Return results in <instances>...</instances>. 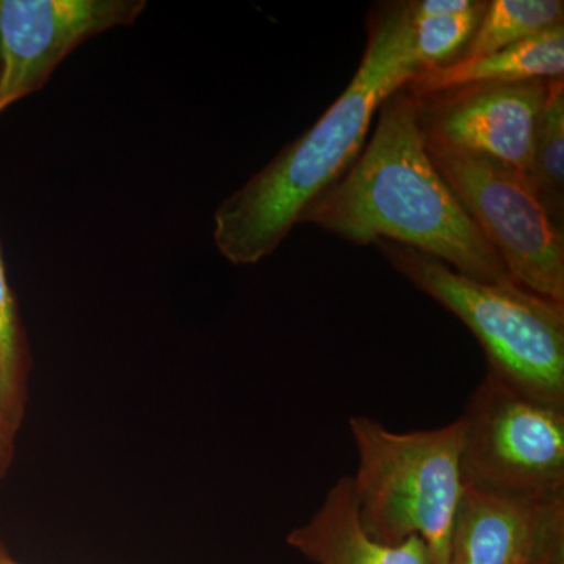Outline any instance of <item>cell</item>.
<instances>
[{
	"mask_svg": "<svg viewBox=\"0 0 564 564\" xmlns=\"http://www.w3.org/2000/svg\"><path fill=\"white\" fill-rule=\"evenodd\" d=\"M417 70L408 2L375 7L362 61L343 95L215 210L214 242L223 258L234 265L270 258L361 154L381 104Z\"/></svg>",
	"mask_w": 564,
	"mask_h": 564,
	"instance_id": "1",
	"label": "cell"
},
{
	"mask_svg": "<svg viewBox=\"0 0 564 564\" xmlns=\"http://www.w3.org/2000/svg\"><path fill=\"white\" fill-rule=\"evenodd\" d=\"M300 223L358 247L406 245L484 282L511 281L502 259L434 169L417 121V99L393 91L377 128L347 173L318 196Z\"/></svg>",
	"mask_w": 564,
	"mask_h": 564,
	"instance_id": "2",
	"label": "cell"
},
{
	"mask_svg": "<svg viewBox=\"0 0 564 564\" xmlns=\"http://www.w3.org/2000/svg\"><path fill=\"white\" fill-rule=\"evenodd\" d=\"M415 289L458 317L485 350L489 377L564 410V303L513 281L484 282L406 245L373 243Z\"/></svg>",
	"mask_w": 564,
	"mask_h": 564,
	"instance_id": "3",
	"label": "cell"
},
{
	"mask_svg": "<svg viewBox=\"0 0 564 564\" xmlns=\"http://www.w3.org/2000/svg\"><path fill=\"white\" fill-rule=\"evenodd\" d=\"M348 426L358 452L351 480L364 530L384 544L422 538L433 564H447L466 491L463 419L395 433L372 417L352 415Z\"/></svg>",
	"mask_w": 564,
	"mask_h": 564,
	"instance_id": "4",
	"label": "cell"
},
{
	"mask_svg": "<svg viewBox=\"0 0 564 564\" xmlns=\"http://www.w3.org/2000/svg\"><path fill=\"white\" fill-rule=\"evenodd\" d=\"M423 139L434 169L500 256L510 280L564 303V232L530 182L488 155Z\"/></svg>",
	"mask_w": 564,
	"mask_h": 564,
	"instance_id": "5",
	"label": "cell"
},
{
	"mask_svg": "<svg viewBox=\"0 0 564 564\" xmlns=\"http://www.w3.org/2000/svg\"><path fill=\"white\" fill-rule=\"evenodd\" d=\"M464 486L521 499L564 497V410L485 375L462 415Z\"/></svg>",
	"mask_w": 564,
	"mask_h": 564,
	"instance_id": "6",
	"label": "cell"
},
{
	"mask_svg": "<svg viewBox=\"0 0 564 564\" xmlns=\"http://www.w3.org/2000/svg\"><path fill=\"white\" fill-rule=\"evenodd\" d=\"M144 0H0V113L41 90L77 47L128 28Z\"/></svg>",
	"mask_w": 564,
	"mask_h": 564,
	"instance_id": "7",
	"label": "cell"
},
{
	"mask_svg": "<svg viewBox=\"0 0 564 564\" xmlns=\"http://www.w3.org/2000/svg\"><path fill=\"white\" fill-rule=\"evenodd\" d=\"M552 80L467 85L415 98L419 128L426 139L488 155L530 182L534 129Z\"/></svg>",
	"mask_w": 564,
	"mask_h": 564,
	"instance_id": "8",
	"label": "cell"
},
{
	"mask_svg": "<svg viewBox=\"0 0 564 564\" xmlns=\"http://www.w3.org/2000/svg\"><path fill=\"white\" fill-rule=\"evenodd\" d=\"M447 564H564V497L521 499L466 488Z\"/></svg>",
	"mask_w": 564,
	"mask_h": 564,
	"instance_id": "9",
	"label": "cell"
},
{
	"mask_svg": "<svg viewBox=\"0 0 564 564\" xmlns=\"http://www.w3.org/2000/svg\"><path fill=\"white\" fill-rule=\"evenodd\" d=\"M288 544L314 564H433L422 538L384 544L364 530L351 475L328 489L313 518L288 534Z\"/></svg>",
	"mask_w": 564,
	"mask_h": 564,
	"instance_id": "10",
	"label": "cell"
},
{
	"mask_svg": "<svg viewBox=\"0 0 564 564\" xmlns=\"http://www.w3.org/2000/svg\"><path fill=\"white\" fill-rule=\"evenodd\" d=\"M564 74V24L492 54L417 70L404 85L414 98L467 85L558 79Z\"/></svg>",
	"mask_w": 564,
	"mask_h": 564,
	"instance_id": "11",
	"label": "cell"
},
{
	"mask_svg": "<svg viewBox=\"0 0 564 564\" xmlns=\"http://www.w3.org/2000/svg\"><path fill=\"white\" fill-rule=\"evenodd\" d=\"M530 185L545 214L564 232V79L551 82L534 129Z\"/></svg>",
	"mask_w": 564,
	"mask_h": 564,
	"instance_id": "12",
	"label": "cell"
},
{
	"mask_svg": "<svg viewBox=\"0 0 564 564\" xmlns=\"http://www.w3.org/2000/svg\"><path fill=\"white\" fill-rule=\"evenodd\" d=\"M564 24L562 0H491L462 57L477 58Z\"/></svg>",
	"mask_w": 564,
	"mask_h": 564,
	"instance_id": "13",
	"label": "cell"
},
{
	"mask_svg": "<svg viewBox=\"0 0 564 564\" xmlns=\"http://www.w3.org/2000/svg\"><path fill=\"white\" fill-rule=\"evenodd\" d=\"M32 356L0 250V413L20 430L29 402Z\"/></svg>",
	"mask_w": 564,
	"mask_h": 564,
	"instance_id": "14",
	"label": "cell"
},
{
	"mask_svg": "<svg viewBox=\"0 0 564 564\" xmlns=\"http://www.w3.org/2000/svg\"><path fill=\"white\" fill-rule=\"evenodd\" d=\"M486 7V0H474L462 13L411 20V51L419 70L458 61L477 31Z\"/></svg>",
	"mask_w": 564,
	"mask_h": 564,
	"instance_id": "15",
	"label": "cell"
},
{
	"mask_svg": "<svg viewBox=\"0 0 564 564\" xmlns=\"http://www.w3.org/2000/svg\"><path fill=\"white\" fill-rule=\"evenodd\" d=\"M474 0H411L408 2L411 20L447 17L469 9Z\"/></svg>",
	"mask_w": 564,
	"mask_h": 564,
	"instance_id": "16",
	"label": "cell"
},
{
	"mask_svg": "<svg viewBox=\"0 0 564 564\" xmlns=\"http://www.w3.org/2000/svg\"><path fill=\"white\" fill-rule=\"evenodd\" d=\"M18 430L0 413V486L10 473L17 451Z\"/></svg>",
	"mask_w": 564,
	"mask_h": 564,
	"instance_id": "17",
	"label": "cell"
},
{
	"mask_svg": "<svg viewBox=\"0 0 564 564\" xmlns=\"http://www.w3.org/2000/svg\"><path fill=\"white\" fill-rule=\"evenodd\" d=\"M0 564H21L17 560L11 558L9 552L6 551L2 544H0Z\"/></svg>",
	"mask_w": 564,
	"mask_h": 564,
	"instance_id": "18",
	"label": "cell"
}]
</instances>
